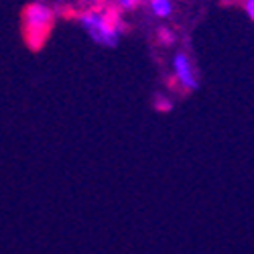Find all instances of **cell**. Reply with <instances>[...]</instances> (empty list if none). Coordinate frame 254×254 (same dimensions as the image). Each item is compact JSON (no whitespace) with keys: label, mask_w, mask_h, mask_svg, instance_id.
I'll list each match as a JSON object with an SVG mask.
<instances>
[{"label":"cell","mask_w":254,"mask_h":254,"mask_svg":"<svg viewBox=\"0 0 254 254\" xmlns=\"http://www.w3.org/2000/svg\"><path fill=\"white\" fill-rule=\"evenodd\" d=\"M79 25L96 45L108 49L118 47L124 33L122 20L112 10H86L79 14Z\"/></svg>","instance_id":"obj_1"},{"label":"cell","mask_w":254,"mask_h":254,"mask_svg":"<svg viewBox=\"0 0 254 254\" xmlns=\"http://www.w3.org/2000/svg\"><path fill=\"white\" fill-rule=\"evenodd\" d=\"M23 27L25 37L31 49H39L45 43V39L53 27V10L45 2H31L23 12Z\"/></svg>","instance_id":"obj_2"},{"label":"cell","mask_w":254,"mask_h":254,"mask_svg":"<svg viewBox=\"0 0 254 254\" xmlns=\"http://www.w3.org/2000/svg\"><path fill=\"white\" fill-rule=\"evenodd\" d=\"M171 69L173 75L179 83V88L185 92H195L199 88V77L195 73V67L191 63V57H189L185 51H177L171 59Z\"/></svg>","instance_id":"obj_3"},{"label":"cell","mask_w":254,"mask_h":254,"mask_svg":"<svg viewBox=\"0 0 254 254\" xmlns=\"http://www.w3.org/2000/svg\"><path fill=\"white\" fill-rule=\"evenodd\" d=\"M149 10L157 18H169L173 14L175 6H173V0H149Z\"/></svg>","instance_id":"obj_4"},{"label":"cell","mask_w":254,"mask_h":254,"mask_svg":"<svg viewBox=\"0 0 254 254\" xmlns=\"http://www.w3.org/2000/svg\"><path fill=\"white\" fill-rule=\"evenodd\" d=\"M153 106H155V110H159V112H171L173 110V100L169 96H165V94H155Z\"/></svg>","instance_id":"obj_5"},{"label":"cell","mask_w":254,"mask_h":254,"mask_svg":"<svg viewBox=\"0 0 254 254\" xmlns=\"http://www.w3.org/2000/svg\"><path fill=\"white\" fill-rule=\"evenodd\" d=\"M142 0H116V8L120 12H132L140 6Z\"/></svg>","instance_id":"obj_6"},{"label":"cell","mask_w":254,"mask_h":254,"mask_svg":"<svg viewBox=\"0 0 254 254\" xmlns=\"http://www.w3.org/2000/svg\"><path fill=\"white\" fill-rule=\"evenodd\" d=\"M157 37H159V41H161L163 45H173V43H175V33L169 31V29H165V27H161V29L157 31Z\"/></svg>","instance_id":"obj_7"},{"label":"cell","mask_w":254,"mask_h":254,"mask_svg":"<svg viewBox=\"0 0 254 254\" xmlns=\"http://www.w3.org/2000/svg\"><path fill=\"white\" fill-rule=\"evenodd\" d=\"M244 10L250 20H254V0H244Z\"/></svg>","instance_id":"obj_8"},{"label":"cell","mask_w":254,"mask_h":254,"mask_svg":"<svg viewBox=\"0 0 254 254\" xmlns=\"http://www.w3.org/2000/svg\"><path fill=\"white\" fill-rule=\"evenodd\" d=\"M92 2H98V4H102V2H106V0H92Z\"/></svg>","instance_id":"obj_9"}]
</instances>
